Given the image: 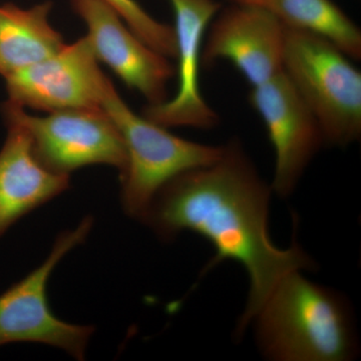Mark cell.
<instances>
[{
    "label": "cell",
    "mask_w": 361,
    "mask_h": 361,
    "mask_svg": "<svg viewBox=\"0 0 361 361\" xmlns=\"http://www.w3.org/2000/svg\"><path fill=\"white\" fill-rule=\"evenodd\" d=\"M272 192L242 142L232 139L223 145L217 161L166 183L142 219L164 241L184 231L208 240L216 254L204 273L225 260L245 268L250 287L234 331L236 341L244 336L282 277L292 271L317 268L295 238L287 248L273 243L269 234Z\"/></svg>",
    "instance_id": "cell-1"
},
{
    "label": "cell",
    "mask_w": 361,
    "mask_h": 361,
    "mask_svg": "<svg viewBox=\"0 0 361 361\" xmlns=\"http://www.w3.org/2000/svg\"><path fill=\"white\" fill-rule=\"evenodd\" d=\"M292 271L278 282L251 324L273 361H349L360 353L355 316L341 293Z\"/></svg>",
    "instance_id": "cell-2"
},
{
    "label": "cell",
    "mask_w": 361,
    "mask_h": 361,
    "mask_svg": "<svg viewBox=\"0 0 361 361\" xmlns=\"http://www.w3.org/2000/svg\"><path fill=\"white\" fill-rule=\"evenodd\" d=\"M282 71L322 130L348 147L361 135V73L344 52L312 33L285 27Z\"/></svg>",
    "instance_id": "cell-3"
},
{
    "label": "cell",
    "mask_w": 361,
    "mask_h": 361,
    "mask_svg": "<svg viewBox=\"0 0 361 361\" xmlns=\"http://www.w3.org/2000/svg\"><path fill=\"white\" fill-rule=\"evenodd\" d=\"M101 109L122 135L128 154L120 175L122 205L130 217L142 221L149 204L166 183L180 173L217 161L222 146L177 137L167 128L137 115L123 102L113 82L104 90Z\"/></svg>",
    "instance_id": "cell-4"
},
{
    "label": "cell",
    "mask_w": 361,
    "mask_h": 361,
    "mask_svg": "<svg viewBox=\"0 0 361 361\" xmlns=\"http://www.w3.org/2000/svg\"><path fill=\"white\" fill-rule=\"evenodd\" d=\"M94 220L85 217L75 229L61 232L44 263L0 294V346L18 342L47 344L84 360L94 327L59 319L47 299V283L68 252L85 243Z\"/></svg>",
    "instance_id": "cell-5"
},
{
    "label": "cell",
    "mask_w": 361,
    "mask_h": 361,
    "mask_svg": "<svg viewBox=\"0 0 361 361\" xmlns=\"http://www.w3.org/2000/svg\"><path fill=\"white\" fill-rule=\"evenodd\" d=\"M2 115L11 116L27 130L35 158L58 174L92 165H108L120 175L128 164L127 149L115 123L102 109L52 111L28 115L13 102L2 104Z\"/></svg>",
    "instance_id": "cell-6"
},
{
    "label": "cell",
    "mask_w": 361,
    "mask_h": 361,
    "mask_svg": "<svg viewBox=\"0 0 361 361\" xmlns=\"http://www.w3.org/2000/svg\"><path fill=\"white\" fill-rule=\"evenodd\" d=\"M4 80L8 101L49 113L101 109L111 82L85 37Z\"/></svg>",
    "instance_id": "cell-7"
},
{
    "label": "cell",
    "mask_w": 361,
    "mask_h": 361,
    "mask_svg": "<svg viewBox=\"0 0 361 361\" xmlns=\"http://www.w3.org/2000/svg\"><path fill=\"white\" fill-rule=\"evenodd\" d=\"M249 103L264 122L274 149L271 188L278 196L287 198L325 145L322 130L283 71L264 84L252 87Z\"/></svg>",
    "instance_id": "cell-8"
},
{
    "label": "cell",
    "mask_w": 361,
    "mask_h": 361,
    "mask_svg": "<svg viewBox=\"0 0 361 361\" xmlns=\"http://www.w3.org/2000/svg\"><path fill=\"white\" fill-rule=\"evenodd\" d=\"M207 30L202 66L231 61L252 87L282 71L285 26L260 4L228 0Z\"/></svg>",
    "instance_id": "cell-9"
},
{
    "label": "cell",
    "mask_w": 361,
    "mask_h": 361,
    "mask_svg": "<svg viewBox=\"0 0 361 361\" xmlns=\"http://www.w3.org/2000/svg\"><path fill=\"white\" fill-rule=\"evenodd\" d=\"M71 4L87 25L85 37L97 61L130 89L137 90L149 104L167 101L168 84L176 75L170 59L142 42L104 0H71Z\"/></svg>",
    "instance_id": "cell-10"
},
{
    "label": "cell",
    "mask_w": 361,
    "mask_h": 361,
    "mask_svg": "<svg viewBox=\"0 0 361 361\" xmlns=\"http://www.w3.org/2000/svg\"><path fill=\"white\" fill-rule=\"evenodd\" d=\"M175 14L178 89L172 99L148 104L142 116L164 128L212 130L220 116L200 89L202 49L208 26L222 7L217 0H169Z\"/></svg>",
    "instance_id": "cell-11"
},
{
    "label": "cell",
    "mask_w": 361,
    "mask_h": 361,
    "mask_svg": "<svg viewBox=\"0 0 361 361\" xmlns=\"http://www.w3.org/2000/svg\"><path fill=\"white\" fill-rule=\"evenodd\" d=\"M4 118L7 135L0 149V237L70 187V175L51 172L35 158L25 128L11 116Z\"/></svg>",
    "instance_id": "cell-12"
},
{
    "label": "cell",
    "mask_w": 361,
    "mask_h": 361,
    "mask_svg": "<svg viewBox=\"0 0 361 361\" xmlns=\"http://www.w3.org/2000/svg\"><path fill=\"white\" fill-rule=\"evenodd\" d=\"M51 1L21 8L13 4L0 6V75L35 65L61 51L63 35L49 23Z\"/></svg>",
    "instance_id": "cell-13"
},
{
    "label": "cell",
    "mask_w": 361,
    "mask_h": 361,
    "mask_svg": "<svg viewBox=\"0 0 361 361\" xmlns=\"http://www.w3.org/2000/svg\"><path fill=\"white\" fill-rule=\"evenodd\" d=\"M248 4V2H247ZM285 27L312 33L338 47L349 59H361V32L332 0H256Z\"/></svg>",
    "instance_id": "cell-14"
},
{
    "label": "cell",
    "mask_w": 361,
    "mask_h": 361,
    "mask_svg": "<svg viewBox=\"0 0 361 361\" xmlns=\"http://www.w3.org/2000/svg\"><path fill=\"white\" fill-rule=\"evenodd\" d=\"M110 4L142 42L154 51L176 59L177 42L174 26L166 25L149 16L137 0H104Z\"/></svg>",
    "instance_id": "cell-15"
},
{
    "label": "cell",
    "mask_w": 361,
    "mask_h": 361,
    "mask_svg": "<svg viewBox=\"0 0 361 361\" xmlns=\"http://www.w3.org/2000/svg\"><path fill=\"white\" fill-rule=\"evenodd\" d=\"M233 1L248 2V4H251V2H255L256 0H233Z\"/></svg>",
    "instance_id": "cell-16"
}]
</instances>
